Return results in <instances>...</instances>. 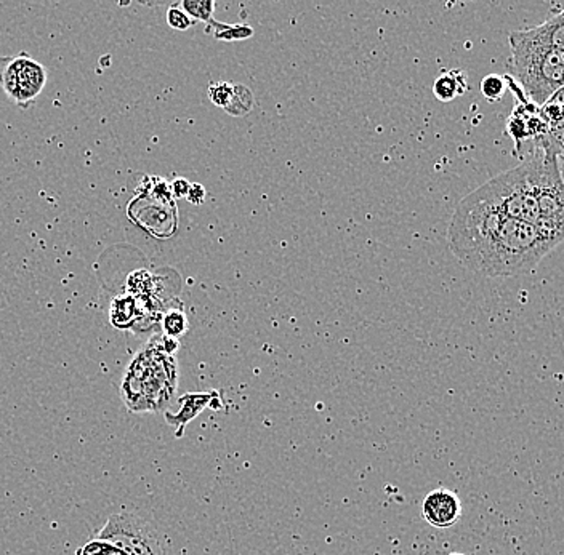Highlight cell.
<instances>
[{"instance_id": "1", "label": "cell", "mask_w": 564, "mask_h": 555, "mask_svg": "<svg viewBox=\"0 0 564 555\" xmlns=\"http://www.w3.org/2000/svg\"><path fill=\"white\" fill-rule=\"evenodd\" d=\"M447 241L455 258L473 273L515 277L535 271L564 237L483 210L462 199L449 224Z\"/></svg>"}, {"instance_id": "2", "label": "cell", "mask_w": 564, "mask_h": 555, "mask_svg": "<svg viewBox=\"0 0 564 555\" xmlns=\"http://www.w3.org/2000/svg\"><path fill=\"white\" fill-rule=\"evenodd\" d=\"M541 160L542 151L535 149V154L523 164L487 181L463 200L483 210L494 211L545 231L539 208Z\"/></svg>"}, {"instance_id": "3", "label": "cell", "mask_w": 564, "mask_h": 555, "mask_svg": "<svg viewBox=\"0 0 564 555\" xmlns=\"http://www.w3.org/2000/svg\"><path fill=\"white\" fill-rule=\"evenodd\" d=\"M175 355L161 351L153 339L129 363L120 386L126 407L134 413H156L169 407L177 392Z\"/></svg>"}, {"instance_id": "4", "label": "cell", "mask_w": 564, "mask_h": 555, "mask_svg": "<svg viewBox=\"0 0 564 555\" xmlns=\"http://www.w3.org/2000/svg\"><path fill=\"white\" fill-rule=\"evenodd\" d=\"M510 78L541 108L564 86V50L529 39L523 29L510 34Z\"/></svg>"}, {"instance_id": "5", "label": "cell", "mask_w": 564, "mask_h": 555, "mask_svg": "<svg viewBox=\"0 0 564 555\" xmlns=\"http://www.w3.org/2000/svg\"><path fill=\"white\" fill-rule=\"evenodd\" d=\"M95 538L108 541L127 555H169L156 526L132 512L112 514Z\"/></svg>"}, {"instance_id": "6", "label": "cell", "mask_w": 564, "mask_h": 555, "mask_svg": "<svg viewBox=\"0 0 564 555\" xmlns=\"http://www.w3.org/2000/svg\"><path fill=\"white\" fill-rule=\"evenodd\" d=\"M422 516L435 528H451L462 517V502L457 493L436 488L423 498Z\"/></svg>"}, {"instance_id": "7", "label": "cell", "mask_w": 564, "mask_h": 555, "mask_svg": "<svg viewBox=\"0 0 564 555\" xmlns=\"http://www.w3.org/2000/svg\"><path fill=\"white\" fill-rule=\"evenodd\" d=\"M18 63V96L15 104L28 108L42 94L47 82V70L42 64L34 61L31 56L20 53L16 56Z\"/></svg>"}, {"instance_id": "8", "label": "cell", "mask_w": 564, "mask_h": 555, "mask_svg": "<svg viewBox=\"0 0 564 555\" xmlns=\"http://www.w3.org/2000/svg\"><path fill=\"white\" fill-rule=\"evenodd\" d=\"M219 392H189L178 400V412L170 413L165 412V421L173 428H177V437H181L183 430L191 420H195L207 405H211L212 399H215Z\"/></svg>"}, {"instance_id": "9", "label": "cell", "mask_w": 564, "mask_h": 555, "mask_svg": "<svg viewBox=\"0 0 564 555\" xmlns=\"http://www.w3.org/2000/svg\"><path fill=\"white\" fill-rule=\"evenodd\" d=\"M523 32L529 39L564 50V8L555 15L550 16L547 21H543L539 26L523 29Z\"/></svg>"}, {"instance_id": "10", "label": "cell", "mask_w": 564, "mask_h": 555, "mask_svg": "<svg viewBox=\"0 0 564 555\" xmlns=\"http://www.w3.org/2000/svg\"><path fill=\"white\" fill-rule=\"evenodd\" d=\"M467 90H469V84H467V74L463 70H447L444 74H441L433 84V94L436 96V100L443 102H452Z\"/></svg>"}, {"instance_id": "11", "label": "cell", "mask_w": 564, "mask_h": 555, "mask_svg": "<svg viewBox=\"0 0 564 555\" xmlns=\"http://www.w3.org/2000/svg\"><path fill=\"white\" fill-rule=\"evenodd\" d=\"M138 319V307L137 299L130 295L116 297L111 301L110 322L114 329H134Z\"/></svg>"}, {"instance_id": "12", "label": "cell", "mask_w": 564, "mask_h": 555, "mask_svg": "<svg viewBox=\"0 0 564 555\" xmlns=\"http://www.w3.org/2000/svg\"><path fill=\"white\" fill-rule=\"evenodd\" d=\"M205 31L211 32L215 39L227 40V42L249 39L253 36V29L249 24H235L233 26V24L217 23L215 20L207 24Z\"/></svg>"}, {"instance_id": "13", "label": "cell", "mask_w": 564, "mask_h": 555, "mask_svg": "<svg viewBox=\"0 0 564 555\" xmlns=\"http://www.w3.org/2000/svg\"><path fill=\"white\" fill-rule=\"evenodd\" d=\"M0 86L12 102L18 96V63L16 56L0 58Z\"/></svg>"}, {"instance_id": "14", "label": "cell", "mask_w": 564, "mask_h": 555, "mask_svg": "<svg viewBox=\"0 0 564 555\" xmlns=\"http://www.w3.org/2000/svg\"><path fill=\"white\" fill-rule=\"evenodd\" d=\"M178 5L193 21H203L207 24L213 21V12H215L213 0H183Z\"/></svg>"}, {"instance_id": "15", "label": "cell", "mask_w": 564, "mask_h": 555, "mask_svg": "<svg viewBox=\"0 0 564 555\" xmlns=\"http://www.w3.org/2000/svg\"><path fill=\"white\" fill-rule=\"evenodd\" d=\"M154 287L153 275L146 271H135L127 279V295L132 298L154 297L151 291Z\"/></svg>"}, {"instance_id": "16", "label": "cell", "mask_w": 564, "mask_h": 555, "mask_svg": "<svg viewBox=\"0 0 564 555\" xmlns=\"http://www.w3.org/2000/svg\"><path fill=\"white\" fill-rule=\"evenodd\" d=\"M161 323H162L164 335L175 338V339H178V338L183 337L188 331L187 314L180 311V309H170L169 313H165Z\"/></svg>"}, {"instance_id": "17", "label": "cell", "mask_w": 564, "mask_h": 555, "mask_svg": "<svg viewBox=\"0 0 564 555\" xmlns=\"http://www.w3.org/2000/svg\"><path fill=\"white\" fill-rule=\"evenodd\" d=\"M253 106V96L249 88L245 86H235V94H233V100L228 104L227 112H229L231 116H243L247 114Z\"/></svg>"}, {"instance_id": "18", "label": "cell", "mask_w": 564, "mask_h": 555, "mask_svg": "<svg viewBox=\"0 0 564 555\" xmlns=\"http://www.w3.org/2000/svg\"><path fill=\"white\" fill-rule=\"evenodd\" d=\"M507 92L505 76L489 74L481 80V94H485L487 102H499Z\"/></svg>"}, {"instance_id": "19", "label": "cell", "mask_w": 564, "mask_h": 555, "mask_svg": "<svg viewBox=\"0 0 564 555\" xmlns=\"http://www.w3.org/2000/svg\"><path fill=\"white\" fill-rule=\"evenodd\" d=\"M235 86L228 82H215L209 86V96L215 106L227 110L228 104L233 100Z\"/></svg>"}, {"instance_id": "20", "label": "cell", "mask_w": 564, "mask_h": 555, "mask_svg": "<svg viewBox=\"0 0 564 555\" xmlns=\"http://www.w3.org/2000/svg\"><path fill=\"white\" fill-rule=\"evenodd\" d=\"M76 555H127L120 549L112 546L108 541L98 540L88 541L84 548L79 549Z\"/></svg>"}, {"instance_id": "21", "label": "cell", "mask_w": 564, "mask_h": 555, "mask_svg": "<svg viewBox=\"0 0 564 555\" xmlns=\"http://www.w3.org/2000/svg\"><path fill=\"white\" fill-rule=\"evenodd\" d=\"M193 23L195 21L181 10L178 4H175L167 10V24L175 31H188Z\"/></svg>"}, {"instance_id": "22", "label": "cell", "mask_w": 564, "mask_h": 555, "mask_svg": "<svg viewBox=\"0 0 564 555\" xmlns=\"http://www.w3.org/2000/svg\"><path fill=\"white\" fill-rule=\"evenodd\" d=\"M205 197H207V191H205L204 186L199 184V183H195V184H191L187 200H188L189 204L203 205L204 204Z\"/></svg>"}, {"instance_id": "23", "label": "cell", "mask_w": 564, "mask_h": 555, "mask_svg": "<svg viewBox=\"0 0 564 555\" xmlns=\"http://www.w3.org/2000/svg\"><path fill=\"white\" fill-rule=\"evenodd\" d=\"M170 189H172L173 196L180 197L181 199V197L188 196L191 183L187 178H177V180L173 181Z\"/></svg>"}, {"instance_id": "24", "label": "cell", "mask_w": 564, "mask_h": 555, "mask_svg": "<svg viewBox=\"0 0 564 555\" xmlns=\"http://www.w3.org/2000/svg\"><path fill=\"white\" fill-rule=\"evenodd\" d=\"M560 160L563 162V167H561V173H563V178H564V152H563V156L560 157Z\"/></svg>"}, {"instance_id": "25", "label": "cell", "mask_w": 564, "mask_h": 555, "mask_svg": "<svg viewBox=\"0 0 564 555\" xmlns=\"http://www.w3.org/2000/svg\"><path fill=\"white\" fill-rule=\"evenodd\" d=\"M449 555H467V554H462V552H451V554Z\"/></svg>"}]
</instances>
